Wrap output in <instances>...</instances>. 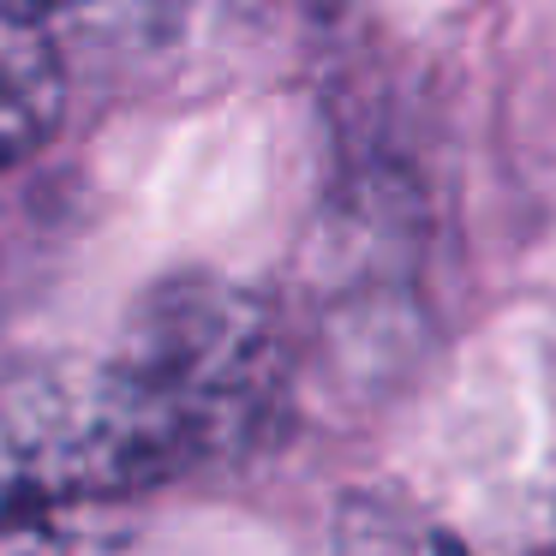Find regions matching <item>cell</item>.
I'll return each instance as SVG.
<instances>
[{
    "instance_id": "obj_1",
    "label": "cell",
    "mask_w": 556,
    "mask_h": 556,
    "mask_svg": "<svg viewBox=\"0 0 556 556\" xmlns=\"http://www.w3.org/2000/svg\"><path fill=\"white\" fill-rule=\"evenodd\" d=\"M97 395L144 491L240 455L281 395V329L257 293L216 276L162 281L97 365Z\"/></svg>"
},
{
    "instance_id": "obj_2",
    "label": "cell",
    "mask_w": 556,
    "mask_h": 556,
    "mask_svg": "<svg viewBox=\"0 0 556 556\" xmlns=\"http://www.w3.org/2000/svg\"><path fill=\"white\" fill-rule=\"evenodd\" d=\"M90 371H37L0 389V556H109L138 503Z\"/></svg>"
},
{
    "instance_id": "obj_3",
    "label": "cell",
    "mask_w": 556,
    "mask_h": 556,
    "mask_svg": "<svg viewBox=\"0 0 556 556\" xmlns=\"http://www.w3.org/2000/svg\"><path fill=\"white\" fill-rule=\"evenodd\" d=\"M66 73L37 18L0 13V168L25 162L61 126Z\"/></svg>"
},
{
    "instance_id": "obj_4",
    "label": "cell",
    "mask_w": 556,
    "mask_h": 556,
    "mask_svg": "<svg viewBox=\"0 0 556 556\" xmlns=\"http://www.w3.org/2000/svg\"><path fill=\"white\" fill-rule=\"evenodd\" d=\"M54 7H73V0H0L7 18H37V25H42V13H54Z\"/></svg>"
}]
</instances>
